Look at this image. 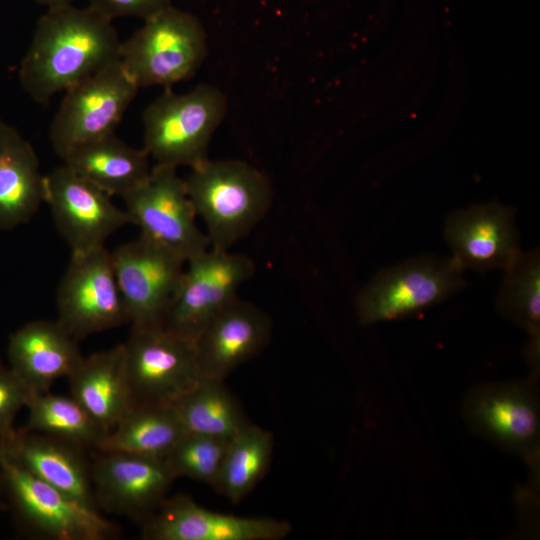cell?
<instances>
[{"instance_id": "cell-6", "label": "cell", "mask_w": 540, "mask_h": 540, "mask_svg": "<svg viewBox=\"0 0 540 540\" xmlns=\"http://www.w3.org/2000/svg\"><path fill=\"white\" fill-rule=\"evenodd\" d=\"M254 271V263L249 257L211 247L190 258L163 327L195 344L208 323L238 297V289Z\"/></svg>"}, {"instance_id": "cell-15", "label": "cell", "mask_w": 540, "mask_h": 540, "mask_svg": "<svg viewBox=\"0 0 540 540\" xmlns=\"http://www.w3.org/2000/svg\"><path fill=\"white\" fill-rule=\"evenodd\" d=\"M291 530L285 520L224 514L185 495L166 497L142 523V537L148 540H280Z\"/></svg>"}, {"instance_id": "cell-18", "label": "cell", "mask_w": 540, "mask_h": 540, "mask_svg": "<svg viewBox=\"0 0 540 540\" xmlns=\"http://www.w3.org/2000/svg\"><path fill=\"white\" fill-rule=\"evenodd\" d=\"M0 451L33 476L99 511L83 448L21 429L10 441L0 444Z\"/></svg>"}, {"instance_id": "cell-30", "label": "cell", "mask_w": 540, "mask_h": 540, "mask_svg": "<svg viewBox=\"0 0 540 540\" xmlns=\"http://www.w3.org/2000/svg\"><path fill=\"white\" fill-rule=\"evenodd\" d=\"M31 395L12 369L0 362V444L7 443L15 436V417L22 407H26Z\"/></svg>"}, {"instance_id": "cell-27", "label": "cell", "mask_w": 540, "mask_h": 540, "mask_svg": "<svg viewBox=\"0 0 540 540\" xmlns=\"http://www.w3.org/2000/svg\"><path fill=\"white\" fill-rule=\"evenodd\" d=\"M26 407L28 420L22 428L26 431L95 450L107 434L71 395L32 394Z\"/></svg>"}, {"instance_id": "cell-29", "label": "cell", "mask_w": 540, "mask_h": 540, "mask_svg": "<svg viewBox=\"0 0 540 540\" xmlns=\"http://www.w3.org/2000/svg\"><path fill=\"white\" fill-rule=\"evenodd\" d=\"M229 440L187 432L164 462L175 479L187 477L215 489Z\"/></svg>"}, {"instance_id": "cell-11", "label": "cell", "mask_w": 540, "mask_h": 540, "mask_svg": "<svg viewBox=\"0 0 540 540\" xmlns=\"http://www.w3.org/2000/svg\"><path fill=\"white\" fill-rule=\"evenodd\" d=\"M58 323L79 341L128 323L126 309L105 247L71 255L57 291Z\"/></svg>"}, {"instance_id": "cell-21", "label": "cell", "mask_w": 540, "mask_h": 540, "mask_svg": "<svg viewBox=\"0 0 540 540\" xmlns=\"http://www.w3.org/2000/svg\"><path fill=\"white\" fill-rule=\"evenodd\" d=\"M45 175L32 145L0 118V228L27 223L44 203Z\"/></svg>"}, {"instance_id": "cell-13", "label": "cell", "mask_w": 540, "mask_h": 540, "mask_svg": "<svg viewBox=\"0 0 540 540\" xmlns=\"http://www.w3.org/2000/svg\"><path fill=\"white\" fill-rule=\"evenodd\" d=\"M54 223L71 250L84 254L105 247L109 236L131 223L110 195L65 164L45 175V197Z\"/></svg>"}, {"instance_id": "cell-32", "label": "cell", "mask_w": 540, "mask_h": 540, "mask_svg": "<svg viewBox=\"0 0 540 540\" xmlns=\"http://www.w3.org/2000/svg\"><path fill=\"white\" fill-rule=\"evenodd\" d=\"M39 4L46 6L48 9L59 8L67 5H72L74 0H35Z\"/></svg>"}, {"instance_id": "cell-5", "label": "cell", "mask_w": 540, "mask_h": 540, "mask_svg": "<svg viewBox=\"0 0 540 540\" xmlns=\"http://www.w3.org/2000/svg\"><path fill=\"white\" fill-rule=\"evenodd\" d=\"M3 492L18 530L50 540H106L118 527L62 491L33 476L0 451Z\"/></svg>"}, {"instance_id": "cell-22", "label": "cell", "mask_w": 540, "mask_h": 540, "mask_svg": "<svg viewBox=\"0 0 540 540\" xmlns=\"http://www.w3.org/2000/svg\"><path fill=\"white\" fill-rule=\"evenodd\" d=\"M468 416L477 430L505 447L529 451L536 446L538 406L525 388L502 386L483 390L471 399Z\"/></svg>"}, {"instance_id": "cell-20", "label": "cell", "mask_w": 540, "mask_h": 540, "mask_svg": "<svg viewBox=\"0 0 540 540\" xmlns=\"http://www.w3.org/2000/svg\"><path fill=\"white\" fill-rule=\"evenodd\" d=\"M67 380L71 396L107 433L132 406L124 344L82 357Z\"/></svg>"}, {"instance_id": "cell-4", "label": "cell", "mask_w": 540, "mask_h": 540, "mask_svg": "<svg viewBox=\"0 0 540 540\" xmlns=\"http://www.w3.org/2000/svg\"><path fill=\"white\" fill-rule=\"evenodd\" d=\"M206 55L207 36L201 22L173 6L144 20L120 48V62L139 88H170L190 79Z\"/></svg>"}, {"instance_id": "cell-23", "label": "cell", "mask_w": 540, "mask_h": 540, "mask_svg": "<svg viewBox=\"0 0 540 540\" xmlns=\"http://www.w3.org/2000/svg\"><path fill=\"white\" fill-rule=\"evenodd\" d=\"M75 173L108 195L124 196L149 176V155L115 133L77 146L61 157Z\"/></svg>"}, {"instance_id": "cell-17", "label": "cell", "mask_w": 540, "mask_h": 540, "mask_svg": "<svg viewBox=\"0 0 540 540\" xmlns=\"http://www.w3.org/2000/svg\"><path fill=\"white\" fill-rule=\"evenodd\" d=\"M445 238L462 269H505L519 251L513 209L497 202L452 213Z\"/></svg>"}, {"instance_id": "cell-26", "label": "cell", "mask_w": 540, "mask_h": 540, "mask_svg": "<svg viewBox=\"0 0 540 540\" xmlns=\"http://www.w3.org/2000/svg\"><path fill=\"white\" fill-rule=\"evenodd\" d=\"M273 447L272 433L249 423L229 440L215 490L239 503L264 477Z\"/></svg>"}, {"instance_id": "cell-2", "label": "cell", "mask_w": 540, "mask_h": 540, "mask_svg": "<svg viewBox=\"0 0 540 540\" xmlns=\"http://www.w3.org/2000/svg\"><path fill=\"white\" fill-rule=\"evenodd\" d=\"M196 215L205 223L210 247L230 251L266 215L272 187L265 174L241 160L209 158L184 179Z\"/></svg>"}, {"instance_id": "cell-28", "label": "cell", "mask_w": 540, "mask_h": 540, "mask_svg": "<svg viewBox=\"0 0 540 540\" xmlns=\"http://www.w3.org/2000/svg\"><path fill=\"white\" fill-rule=\"evenodd\" d=\"M505 277L497 297L503 315L539 336L540 257L538 250L518 251L505 267Z\"/></svg>"}, {"instance_id": "cell-24", "label": "cell", "mask_w": 540, "mask_h": 540, "mask_svg": "<svg viewBox=\"0 0 540 540\" xmlns=\"http://www.w3.org/2000/svg\"><path fill=\"white\" fill-rule=\"evenodd\" d=\"M186 433L172 405H132L96 450L164 459Z\"/></svg>"}, {"instance_id": "cell-16", "label": "cell", "mask_w": 540, "mask_h": 540, "mask_svg": "<svg viewBox=\"0 0 540 540\" xmlns=\"http://www.w3.org/2000/svg\"><path fill=\"white\" fill-rule=\"evenodd\" d=\"M271 321L256 305L236 297L204 328L195 351L204 378H225L268 343Z\"/></svg>"}, {"instance_id": "cell-33", "label": "cell", "mask_w": 540, "mask_h": 540, "mask_svg": "<svg viewBox=\"0 0 540 540\" xmlns=\"http://www.w3.org/2000/svg\"><path fill=\"white\" fill-rule=\"evenodd\" d=\"M4 494L3 492V484H2V477L0 472V511H4L8 509V504L4 503L1 499V496Z\"/></svg>"}, {"instance_id": "cell-1", "label": "cell", "mask_w": 540, "mask_h": 540, "mask_svg": "<svg viewBox=\"0 0 540 540\" xmlns=\"http://www.w3.org/2000/svg\"><path fill=\"white\" fill-rule=\"evenodd\" d=\"M112 20L91 7L48 9L35 26L19 70L22 87L45 104L60 92L120 60Z\"/></svg>"}, {"instance_id": "cell-3", "label": "cell", "mask_w": 540, "mask_h": 540, "mask_svg": "<svg viewBox=\"0 0 540 540\" xmlns=\"http://www.w3.org/2000/svg\"><path fill=\"white\" fill-rule=\"evenodd\" d=\"M226 110L224 94L212 85L185 94L166 88L143 113L144 149L157 164L193 168L208 159L210 140Z\"/></svg>"}, {"instance_id": "cell-25", "label": "cell", "mask_w": 540, "mask_h": 540, "mask_svg": "<svg viewBox=\"0 0 540 540\" xmlns=\"http://www.w3.org/2000/svg\"><path fill=\"white\" fill-rule=\"evenodd\" d=\"M172 406L189 433L231 439L251 423L220 379L203 378Z\"/></svg>"}, {"instance_id": "cell-10", "label": "cell", "mask_w": 540, "mask_h": 540, "mask_svg": "<svg viewBox=\"0 0 540 540\" xmlns=\"http://www.w3.org/2000/svg\"><path fill=\"white\" fill-rule=\"evenodd\" d=\"M176 169L156 164L146 180L122 199L141 236L188 261L210 248V241L196 224L185 181Z\"/></svg>"}, {"instance_id": "cell-9", "label": "cell", "mask_w": 540, "mask_h": 540, "mask_svg": "<svg viewBox=\"0 0 540 540\" xmlns=\"http://www.w3.org/2000/svg\"><path fill=\"white\" fill-rule=\"evenodd\" d=\"M138 89L120 60L67 89L49 130L54 151L61 158L114 133Z\"/></svg>"}, {"instance_id": "cell-8", "label": "cell", "mask_w": 540, "mask_h": 540, "mask_svg": "<svg viewBox=\"0 0 540 540\" xmlns=\"http://www.w3.org/2000/svg\"><path fill=\"white\" fill-rule=\"evenodd\" d=\"M124 348L132 405H172L204 378L195 344L163 326L131 329Z\"/></svg>"}, {"instance_id": "cell-14", "label": "cell", "mask_w": 540, "mask_h": 540, "mask_svg": "<svg viewBox=\"0 0 540 540\" xmlns=\"http://www.w3.org/2000/svg\"><path fill=\"white\" fill-rule=\"evenodd\" d=\"M98 509L145 522L165 500L175 477L164 459L98 451L90 465Z\"/></svg>"}, {"instance_id": "cell-31", "label": "cell", "mask_w": 540, "mask_h": 540, "mask_svg": "<svg viewBox=\"0 0 540 540\" xmlns=\"http://www.w3.org/2000/svg\"><path fill=\"white\" fill-rule=\"evenodd\" d=\"M173 0H89V7L113 20L139 17L146 20L172 6Z\"/></svg>"}, {"instance_id": "cell-12", "label": "cell", "mask_w": 540, "mask_h": 540, "mask_svg": "<svg viewBox=\"0 0 540 540\" xmlns=\"http://www.w3.org/2000/svg\"><path fill=\"white\" fill-rule=\"evenodd\" d=\"M111 257L131 329L163 326L186 261L141 235Z\"/></svg>"}, {"instance_id": "cell-19", "label": "cell", "mask_w": 540, "mask_h": 540, "mask_svg": "<svg viewBox=\"0 0 540 540\" xmlns=\"http://www.w3.org/2000/svg\"><path fill=\"white\" fill-rule=\"evenodd\" d=\"M77 342L57 320L29 322L9 338L10 368L32 394L49 392L82 359Z\"/></svg>"}, {"instance_id": "cell-7", "label": "cell", "mask_w": 540, "mask_h": 540, "mask_svg": "<svg viewBox=\"0 0 540 540\" xmlns=\"http://www.w3.org/2000/svg\"><path fill=\"white\" fill-rule=\"evenodd\" d=\"M463 269L452 258L422 256L380 271L358 294L363 324L423 311L461 290Z\"/></svg>"}]
</instances>
